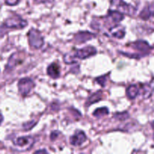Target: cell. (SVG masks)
<instances>
[{
    "mask_svg": "<svg viewBox=\"0 0 154 154\" xmlns=\"http://www.w3.org/2000/svg\"><path fill=\"white\" fill-rule=\"evenodd\" d=\"M28 37L30 46L35 49H38L44 45L43 37L38 30L34 29L30 30L29 32L28 33Z\"/></svg>",
    "mask_w": 154,
    "mask_h": 154,
    "instance_id": "obj_1",
    "label": "cell"
},
{
    "mask_svg": "<svg viewBox=\"0 0 154 154\" xmlns=\"http://www.w3.org/2000/svg\"><path fill=\"white\" fill-rule=\"evenodd\" d=\"M4 26L6 28L22 29L27 26V22L20 16H13L6 20Z\"/></svg>",
    "mask_w": 154,
    "mask_h": 154,
    "instance_id": "obj_2",
    "label": "cell"
},
{
    "mask_svg": "<svg viewBox=\"0 0 154 154\" xmlns=\"http://www.w3.org/2000/svg\"><path fill=\"white\" fill-rule=\"evenodd\" d=\"M34 87V82L30 78H23V79L20 80L19 83H18L19 91L21 93V95L23 96L28 95Z\"/></svg>",
    "mask_w": 154,
    "mask_h": 154,
    "instance_id": "obj_3",
    "label": "cell"
},
{
    "mask_svg": "<svg viewBox=\"0 0 154 154\" xmlns=\"http://www.w3.org/2000/svg\"><path fill=\"white\" fill-rule=\"evenodd\" d=\"M113 4L117 6V8L122 14H126L129 15H133L135 13L136 9L130 5L124 2L123 0H113Z\"/></svg>",
    "mask_w": 154,
    "mask_h": 154,
    "instance_id": "obj_4",
    "label": "cell"
},
{
    "mask_svg": "<svg viewBox=\"0 0 154 154\" xmlns=\"http://www.w3.org/2000/svg\"><path fill=\"white\" fill-rule=\"evenodd\" d=\"M96 54V48H93V47L91 46H87L86 48H82V49H80V50H77L75 51V54H74L73 57L75 58L78 59H86V58H88V57H92V56L95 55Z\"/></svg>",
    "mask_w": 154,
    "mask_h": 154,
    "instance_id": "obj_5",
    "label": "cell"
},
{
    "mask_svg": "<svg viewBox=\"0 0 154 154\" xmlns=\"http://www.w3.org/2000/svg\"><path fill=\"white\" fill-rule=\"evenodd\" d=\"M34 144V138L30 136H25L18 138L14 142V144L18 147H20L22 150H26L30 149V147Z\"/></svg>",
    "mask_w": 154,
    "mask_h": 154,
    "instance_id": "obj_6",
    "label": "cell"
},
{
    "mask_svg": "<svg viewBox=\"0 0 154 154\" xmlns=\"http://www.w3.org/2000/svg\"><path fill=\"white\" fill-rule=\"evenodd\" d=\"M87 140V136L85 133L82 131L77 132L73 136L71 137L70 143L74 146H80Z\"/></svg>",
    "mask_w": 154,
    "mask_h": 154,
    "instance_id": "obj_7",
    "label": "cell"
},
{
    "mask_svg": "<svg viewBox=\"0 0 154 154\" xmlns=\"http://www.w3.org/2000/svg\"><path fill=\"white\" fill-rule=\"evenodd\" d=\"M132 48L136 49L137 51H140L141 53H144V54H147L150 52V50L151 49V47L145 41H137V42H134L132 45Z\"/></svg>",
    "mask_w": 154,
    "mask_h": 154,
    "instance_id": "obj_8",
    "label": "cell"
},
{
    "mask_svg": "<svg viewBox=\"0 0 154 154\" xmlns=\"http://www.w3.org/2000/svg\"><path fill=\"white\" fill-rule=\"evenodd\" d=\"M96 35L91 32H81L78 33V34L75 35V42H77L78 43H82V42H87V41L90 40V39L93 38Z\"/></svg>",
    "mask_w": 154,
    "mask_h": 154,
    "instance_id": "obj_9",
    "label": "cell"
},
{
    "mask_svg": "<svg viewBox=\"0 0 154 154\" xmlns=\"http://www.w3.org/2000/svg\"><path fill=\"white\" fill-rule=\"evenodd\" d=\"M48 74L50 77L53 78H57L60 75V67L58 64L52 63L48 68Z\"/></svg>",
    "mask_w": 154,
    "mask_h": 154,
    "instance_id": "obj_10",
    "label": "cell"
},
{
    "mask_svg": "<svg viewBox=\"0 0 154 154\" xmlns=\"http://www.w3.org/2000/svg\"><path fill=\"white\" fill-rule=\"evenodd\" d=\"M108 18H109L113 23H120L122 20H123V14L120 12L119 11H110L108 15Z\"/></svg>",
    "mask_w": 154,
    "mask_h": 154,
    "instance_id": "obj_11",
    "label": "cell"
},
{
    "mask_svg": "<svg viewBox=\"0 0 154 154\" xmlns=\"http://www.w3.org/2000/svg\"><path fill=\"white\" fill-rule=\"evenodd\" d=\"M154 11L153 9L152 8L151 6H147V7L144 8L142 10V11L140 14V17L141 19L144 20H148L152 15H153Z\"/></svg>",
    "mask_w": 154,
    "mask_h": 154,
    "instance_id": "obj_12",
    "label": "cell"
},
{
    "mask_svg": "<svg viewBox=\"0 0 154 154\" xmlns=\"http://www.w3.org/2000/svg\"><path fill=\"white\" fill-rule=\"evenodd\" d=\"M138 93H139V89L138 88L136 85H131L129 86V88L126 90V94L127 96L131 99H133L138 96Z\"/></svg>",
    "mask_w": 154,
    "mask_h": 154,
    "instance_id": "obj_13",
    "label": "cell"
},
{
    "mask_svg": "<svg viewBox=\"0 0 154 154\" xmlns=\"http://www.w3.org/2000/svg\"><path fill=\"white\" fill-rule=\"evenodd\" d=\"M102 92L98 91L96 92V93H94L93 95H92L90 98L88 99V101H87V105H90L92 104L95 103V102H97L101 100L102 99Z\"/></svg>",
    "mask_w": 154,
    "mask_h": 154,
    "instance_id": "obj_14",
    "label": "cell"
},
{
    "mask_svg": "<svg viewBox=\"0 0 154 154\" xmlns=\"http://www.w3.org/2000/svg\"><path fill=\"white\" fill-rule=\"evenodd\" d=\"M108 114V109L105 107L101 108H98L93 113V115L96 117H103V116L107 115Z\"/></svg>",
    "mask_w": 154,
    "mask_h": 154,
    "instance_id": "obj_15",
    "label": "cell"
},
{
    "mask_svg": "<svg viewBox=\"0 0 154 154\" xmlns=\"http://www.w3.org/2000/svg\"><path fill=\"white\" fill-rule=\"evenodd\" d=\"M111 34L112 35L114 36V38H123L124 37V35H125V32L123 29H117V31H113L111 30Z\"/></svg>",
    "mask_w": 154,
    "mask_h": 154,
    "instance_id": "obj_16",
    "label": "cell"
},
{
    "mask_svg": "<svg viewBox=\"0 0 154 154\" xmlns=\"http://www.w3.org/2000/svg\"><path fill=\"white\" fill-rule=\"evenodd\" d=\"M114 117L119 120H125L129 117V114L126 112L125 113H117L114 115Z\"/></svg>",
    "mask_w": 154,
    "mask_h": 154,
    "instance_id": "obj_17",
    "label": "cell"
},
{
    "mask_svg": "<svg viewBox=\"0 0 154 154\" xmlns=\"http://www.w3.org/2000/svg\"><path fill=\"white\" fill-rule=\"evenodd\" d=\"M35 123H36L35 122L34 120H32V121L25 123V124L23 125V129H25L26 131L29 130V129H32V128L34 127V126L35 125Z\"/></svg>",
    "mask_w": 154,
    "mask_h": 154,
    "instance_id": "obj_18",
    "label": "cell"
},
{
    "mask_svg": "<svg viewBox=\"0 0 154 154\" xmlns=\"http://www.w3.org/2000/svg\"><path fill=\"white\" fill-rule=\"evenodd\" d=\"M96 81L99 84H100L102 87H105V83H106V76L99 77V78H96Z\"/></svg>",
    "mask_w": 154,
    "mask_h": 154,
    "instance_id": "obj_19",
    "label": "cell"
},
{
    "mask_svg": "<svg viewBox=\"0 0 154 154\" xmlns=\"http://www.w3.org/2000/svg\"><path fill=\"white\" fill-rule=\"evenodd\" d=\"M5 3L8 5H15L19 2L20 0H5Z\"/></svg>",
    "mask_w": 154,
    "mask_h": 154,
    "instance_id": "obj_20",
    "label": "cell"
},
{
    "mask_svg": "<svg viewBox=\"0 0 154 154\" xmlns=\"http://www.w3.org/2000/svg\"><path fill=\"white\" fill-rule=\"evenodd\" d=\"M2 121H3V116H2V114L0 113V124L2 123Z\"/></svg>",
    "mask_w": 154,
    "mask_h": 154,
    "instance_id": "obj_21",
    "label": "cell"
},
{
    "mask_svg": "<svg viewBox=\"0 0 154 154\" xmlns=\"http://www.w3.org/2000/svg\"><path fill=\"white\" fill-rule=\"evenodd\" d=\"M35 153H48V152L46 150H38V151H36Z\"/></svg>",
    "mask_w": 154,
    "mask_h": 154,
    "instance_id": "obj_22",
    "label": "cell"
},
{
    "mask_svg": "<svg viewBox=\"0 0 154 154\" xmlns=\"http://www.w3.org/2000/svg\"><path fill=\"white\" fill-rule=\"evenodd\" d=\"M151 126H152V128L153 129V138H154V121L153 122V123H152Z\"/></svg>",
    "mask_w": 154,
    "mask_h": 154,
    "instance_id": "obj_23",
    "label": "cell"
}]
</instances>
